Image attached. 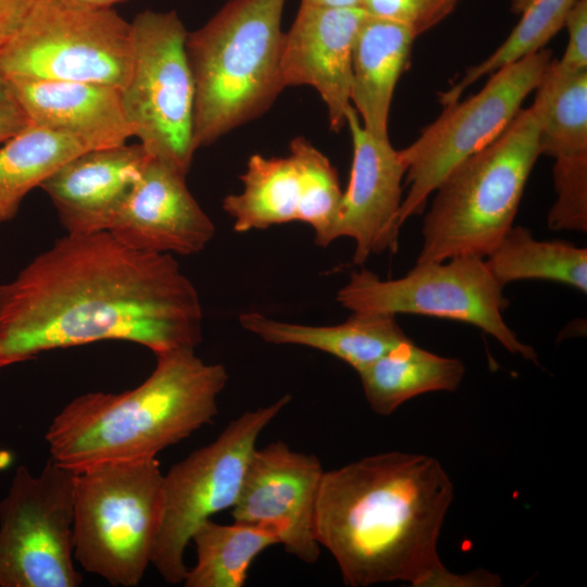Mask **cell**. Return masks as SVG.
<instances>
[{"instance_id": "1", "label": "cell", "mask_w": 587, "mask_h": 587, "mask_svg": "<svg viewBox=\"0 0 587 587\" xmlns=\"http://www.w3.org/2000/svg\"><path fill=\"white\" fill-rule=\"evenodd\" d=\"M202 319L172 254L130 248L108 230L66 234L0 285V369L101 340L155 355L196 349Z\"/></svg>"}, {"instance_id": "2", "label": "cell", "mask_w": 587, "mask_h": 587, "mask_svg": "<svg viewBox=\"0 0 587 587\" xmlns=\"http://www.w3.org/2000/svg\"><path fill=\"white\" fill-rule=\"evenodd\" d=\"M452 500V482L437 459L400 451L369 455L324 472L315 537L347 586H499L497 575L454 574L442 564L438 539Z\"/></svg>"}, {"instance_id": "3", "label": "cell", "mask_w": 587, "mask_h": 587, "mask_svg": "<svg viewBox=\"0 0 587 587\" xmlns=\"http://www.w3.org/2000/svg\"><path fill=\"white\" fill-rule=\"evenodd\" d=\"M155 358L154 370L136 388L88 392L70 401L46 433L50 458L74 472L154 459L211 423L228 382L225 366L205 363L195 349Z\"/></svg>"}, {"instance_id": "4", "label": "cell", "mask_w": 587, "mask_h": 587, "mask_svg": "<svg viewBox=\"0 0 587 587\" xmlns=\"http://www.w3.org/2000/svg\"><path fill=\"white\" fill-rule=\"evenodd\" d=\"M285 2L229 0L203 26L188 32L196 149L261 116L285 88Z\"/></svg>"}, {"instance_id": "5", "label": "cell", "mask_w": 587, "mask_h": 587, "mask_svg": "<svg viewBox=\"0 0 587 587\" xmlns=\"http://www.w3.org/2000/svg\"><path fill=\"white\" fill-rule=\"evenodd\" d=\"M538 127L521 109L490 145L455 165L435 191L416 263L486 258L513 222L538 157Z\"/></svg>"}, {"instance_id": "6", "label": "cell", "mask_w": 587, "mask_h": 587, "mask_svg": "<svg viewBox=\"0 0 587 587\" xmlns=\"http://www.w3.org/2000/svg\"><path fill=\"white\" fill-rule=\"evenodd\" d=\"M163 503V473L157 458L76 472L75 560L112 586H137L151 564Z\"/></svg>"}, {"instance_id": "7", "label": "cell", "mask_w": 587, "mask_h": 587, "mask_svg": "<svg viewBox=\"0 0 587 587\" xmlns=\"http://www.w3.org/2000/svg\"><path fill=\"white\" fill-rule=\"evenodd\" d=\"M133 61L130 22L113 9L75 0H34L15 35L0 48V74L103 84L120 90Z\"/></svg>"}, {"instance_id": "8", "label": "cell", "mask_w": 587, "mask_h": 587, "mask_svg": "<svg viewBox=\"0 0 587 587\" xmlns=\"http://www.w3.org/2000/svg\"><path fill=\"white\" fill-rule=\"evenodd\" d=\"M484 258L464 255L416 263L397 279H382L362 268L351 273L336 296L352 313L419 314L459 321L480 328L509 352L538 362L502 315L509 301Z\"/></svg>"}, {"instance_id": "9", "label": "cell", "mask_w": 587, "mask_h": 587, "mask_svg": "<svg viewBox=\"0 0 587 587\" xmlns=\"http://www.w3.org/2000/svg\"><path fill=\"white\" fill-rule=\"evenodd\" d=\"M130 25L132 68L121 90L125 117L152 158L187 174L197 150L188 32L175 11L146 10Z\"/></svg>"}, {"instance_id": "10", "label": "cell", "mask_w": 587, "mask_h": 587, "mask_svg": "<svg viewBox=\"0 0 587 587\" xmlns=\"http://www.w3.org/2000/svg\"><path fill=\"white\" fill-rule=\"evenodd\" d=\"M284 395L245 411L215 440L192 451L163 474V516L151 564L168 584L184 582L185 550L198 526L232 509L263 429L290 402Z\"/></svg>"}, {"instance_id": "11", "label": "cell", "mask_w": 587, "mask_h": 587, "mask_svg": "<svg viewBox=\"0 0 587 587\" xmlns=\"http://www.w3.org/2000/svg\"><path fill=\"white\" fill-rule=\"evenodd\" d=\"M550 63L551 51L544 48L497 70L477 93L444 105L417 139L399 150L409 185L399 213L401 226L424 212L429 196L455 165L507 129Z\"/></svg>"}, {"instance_id": "12", "label": "cell", "mask_w": 587, "mask_h": 587, "mask_svg": "<svg viewBox=\"0 0 587 587\" xmlns=\"http://www.w3.org/2000/svg\"><path fill=\"white\" fill-rule=\"evenodd\" d=\"M76 472L49 459L38 475L16 469L0 500V586L77 587L74 565Z\"/></svg>"}, {"instance_id": "13", "label": "cell", "mask_w": 587, "mask_h": 587, "mask_svg": "<svg viewBox=\"0 0 587 587\" xmlns=\"http://www.w3.org/2000/svg\"><path fill=\"white\" fill-rule=\"evenodd\" d=\"M324 472L317 457L284 441L255 448L232 517L271 529L288 553L314 564L321 554L314 520Z\"/></svg>"}, {"instance_id": "14", "label": "cell", "mask_w": 587, "mask_h": 587, "mask_svg": "<svg viewBox=\"0 0 587 587\" xmlns=\"http://www.w3.org/2000/svg\"><path fill=\"white\" fill-rule=\"evenodd\" d=\"M346 124L352 138V163L333 238L353 239V263L363 264L373 254L398 248L405 165L389 138L374 137L363 128L352 105Z\"/></svg>"}, {"instance_id": "15", "label": "cell", "mask_w": 587, "mask_h": 587, "mask_svg": "<svg viewBox=\"0 0 587 587\" xmlns=\"http://www.w3.org/2000/svg\"><path fill=\"white\" fill-rule=\"evenodd\" d=\"M186 175L151 158L108 232L141 251L182 255L202 251L215 226L188 189Z\"/></svg>"}, {"instance_id": "16", "label": "cell", "mask_w": 587, "mask_h": 587, "mask_svg": "<svg viewBox=\"0 0 587 587\" xmlns=\"http://www.w3.org/2000/svg\"><path fill=\"white\" fill-rule=\"evenodd\" d=\"M365 15L359 7L300 3L291 26L284 33V87H313L325 103L329 127L336 133L346 125L351 107L352 49Z\"/></svg>"}, {"instance_id": "17", "label": "cell", "mask_w": 587, "mask_h": 587, "mask_svg": "<svg viewBox=\"0 0 587 587\" xmlns=\"http://www.w3.org/2000/svg\"><path fill=\"white\" fill-rule=\"evenodd\" d=\"M151 158L139 142L87 150L61 165L40 188L66 234L108 230Z\"/></svg>"}, {"instance_id": "18", "label": "cell", "mask_w": 587, "mask_h": 587, "mask_svg": "<svg viewBox=\"0 0 587 587\" xmlns=\"http://www.w3.org/2000/svg\"><path fill=\"white\" fill-rule=\"evenodd\" d=\"M29 123L68 134L89 150L121 146L133 137L121 90L103 84L4 76Z\"/></svg>"}, {"instance_id": "19", "label": "cell", "mask_w": 587, "mask_h": 587, "mask_svg": "<svg viewBox=\"0 0 587 587\" xmlns=\"http://www.w3.org/2000/svg\"><path fill=\"white\" fill-rule=\"evenodd\" d=\"M416 35L407 26L365 15L354 38L350 101L363 128L388 137V120L396 85L403 73Z\"/></svg>"}, {"instance_id": "20", "label": "cell", "mask_w": 587, "mask_h": 587, "mask_svg": "<svg viewBox=\"0 0 587 587\" xmlns=\"http://www.w3.org/2000/svg\"><path fill=\"white\" fill-rule=\"evenodd\" d=\"M239 323L265 342L312 348L344 361L357 372L409 338L396 316L389 314L352 313L340 324L315 326L245 312L239 315Z\"/></svg>"}, {"instance_id": "21", "label": "cell", "mask_w": 587, "mask_h": 587, "mask_svg": "<svg viewBox=\"0 0 587 587\" xmlns=\"http://www.w3.org/2000/svg\"><path fill=\"white\" fill-rule=\"evenodd\" d=\"M358 374L371 409L389 415L416 396L457 390L465 367L460 359L433 353L408 338Z\"/></svg>"}, {"instance_id": "22", "label": "cell", "mask_w": 587, "mask_h": 587, "mask_svg": "<svg viewBox=\"0 0 587 587\" xmlns=\"http://www.w3.org/2000/svg\"><path fill=\"white\" fill-rule=\"evenodd\" d=\"M242 190L227 195L223 210L233 218L237 233L266 229L299 221L303 184L292 155L265 158L253 154L240 176Z\"/></svg>"}, {"instance_id": "23", "label": "cell", "mask_w": 587, "mask_h": 587, "mask_svg": "<svg viewBox=\"0 0 587 587\" xmlns=\"http://www.w3.org/2000/svg\"><path fill=\"white\" fill-rule=\"evenodd\" d=\"M534 91L530 109L540 154L554 160L587 155V70L551 61Z\"/></svg>"}, {"instance_id": "24", "label": "cell", "mask_w": 587, "mask_h": 587, "mask_svg": "<svg viewBox=\"0 0 587 587\" xmlns=\"http://www.w3.org/2000/svg\"><path fill=\"white\" fill-rule=\"evenodd\" d=\"M89 150L77 138L35 124L0 146V224L15 217L26 195L72 158Z\"/></svg>"}, {"instance_id": "25", "label": "cell", "mask_w": 587, "mask_h": 587, "mask_svg": "<svg viewBox=\"0 0 587 587\" xmlns=\"http://www.w3.org/2000/svg\"><path fill=\"white\" fill-rule=\"evenodd\" d=\"M484 259L503 287L516 280L541 279L587 292L586 248L562 240H537L522 226H512Z\"/></svg>"}, {"instance_id": "26", "label": "cell", "mask_w": 587, "mask_h": 587, "mask_svg": "<svg viewBox=\"0 0 587 587\" xmlns=\"http://www.w3.org/2000/svg\"><path fill=\"white\" fill-rule=\"evenodd\" d=\"M196 564L187 570L186 587H242L253 560L265 549L279 545L276 535L255 524L234 521L230 525L211 519L191 537Z\"/></svg>"}, {"instance_id": "27", "label": "cell", "mask_w": 587, "mask_h": 587, "mask_svg": "<svg viewBox=\"0 0 587 587\" xmlns=\"http://www.w3.org/2000/svg\"><path fill=\"white\" fill-rule=\"evenodd\" d=\"M576 0H512V11L521 18L507 39L480 63L469 67L448 90L439 95L442 105L461 98L479 78L535 53L564 27L566 15Z\"/></svg>"}, {"instance_id": "28", "label": "cell", "mask_w": 587, "mask_h": 587, "mask_svg": "<svg viewBox=\"0 0 587 587\" xmlns=\"http://www.w3.org/2000/svg\"><path fill=\"white\" fill-rule=\"evenodd\" d=\"M289 149L303 184L299 222L312 227L316 245L326 247L334 241L333 230L344 192L337 171L328 158L303 137L295 138Z\"/></svg>"}, {"instance_id": "29", "label": "cell", "mask_w": 587, "mask_h": 587, "mask_svg": "<svg viewBox=\"0 0 587 587\" xmlns=\"http://www.w3.org/2000/svg\"><path fill=\"white\" fill-rule=\"evenodd\" d=\"M555 201L548 212L554 230L587 232V155L554 160Z\"/></svg>"}, {"instance_id": "30", "label": "cell", "mask_w": 587, "mask_h": 587, "mask_svg": "<svg viewBox=\"0 0 587 587\" xmlns=\"http://www.w3.org/2000/svg\"><path fill=\"white\" fill-rule=\"evenodd\" d=\"M458 0H360L363 11L409 27L416 37L452 13Z\"/></svg>"}, {"instance_id": "31", "label": "cell", "mask_w": 587, "mask_h": 587, "mask_svg": "<svg viewBox=\"0 0 587 587\" xmlns=\"http://www.w3.org/2000/svg\"><path fill=\"white\" fill-rule=\"evenodd\" d=\"M564 27L569 33V41L558 64L569 70H587V0L574 2Z\"/></svg>"}, {"instance_id": "32", "label": "cell", "mask_w": 587, "mask_h": 587, "mask_svg": "<svg viewBox=\"0 0 587 587\" xmlns=\"http://www.w3.org/2000/svg\"><path fill=\"white\" fill-rule=\"evenodd\" d=\"M34 0H0V48L18 30Z\"/></svg>"}, {"instance_id": "33", "label": "cell", "mask_w": 587, "mask_h": 587, "mask_svg": "<svg viewBox=\"0 0 587 587\" xmlns=\"http://www.w3.org/2000/svg\"><path fill=\"white\" fill-rule=\"evenodd\" d=\"M29 125V121L13 100L0 101V146Z\"/></svg>"}, {"instance_id": "34", "label": "cell", "mask_w": 587, "mask_h": 587, "mask_svg": "<svg viewBox=\"0 0 587 587\" xmlns=\"http://www.w3.org/2000/svg\"><path fill=\"white\" fill-rule=\"evenodd\" d=\"M301 3L334 8H361L360 0H301Z\"/></svg>"}, {"instance_id": "35", "label": "cell", "mask_w": 587, "mask_h": 587, "mask_svg": "<svg viewBox=\"0 0 587 587\" xmlns=\"http://www.w3.org/2000/svg\"><path fill=\"white\" fill-rule=\"evenodd\" d=\"M80 4L95 9H112L113 5L127 2L129 0H75Z\"/></svg>"}, {"instance_id": "36", "label": "cell", "mask_w": 587, "mask_h": 587, "mask_svg": "<svg viewBox=\"0 0 587 587\" xmlns=\"http://www.w3.org/2000/svg\"><path fill=\"white\" fill-rule=\"evenodd\" d=\"M12 99L5 77L0 74V101Z\"/></svg>"}]
</instances>
